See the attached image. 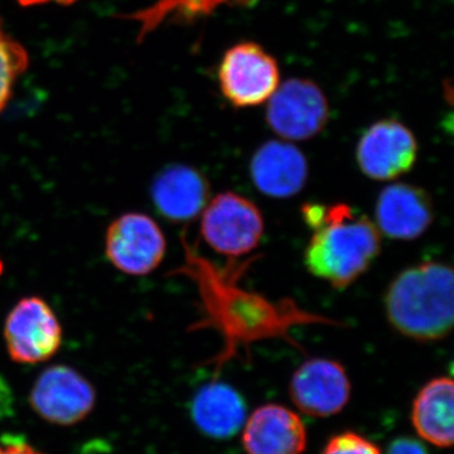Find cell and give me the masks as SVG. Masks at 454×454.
<instances>
[{"label": "cell", "instance_id": "cell-2", "mask_svg": "<svg viewBox=\"0 0 454 454\" xmlns=\"http://www.w3.org/2000/svg\"><path fill=\"white\" fill-rule=\"evenodd\" d=\"M385 313L394 330L417 342L452 333L454 277L450 265L427 262L406 268L387 286Z\"/></svg>", "mask_w": 454, "mask_h": 454}, {"label": "cell", "instance_id": "cell-14", "mask_svg": "<svg viewBox=\"0 0 454 454\" xmlns=\"http://www.w3.org/2000/svg\"><path fill=\"white\" fill-rule=\"evenodd\" d=\"M243 446L247 454H303L306 426L286 406L262 405L245 420Z\"/></svg>", "mask_w": 454, "mask_h": 454}, {"label": "cell", "instance_id": "cell-13", "mask_svg": "<svg viewBox=\"0 0 454 454\" xmlns=\"http://www.w3.org/2000/svg\"><path fill=\"white\" fill-rule=\"evenodd\" d=\"M210 182L187 164L173 163L160 170L152 184L154 207L170 223L196 219L210 201Z\"/></svg>", "mask_w": 454, "mask_h": 454}, {"label": "cell", "instance_id": "cell-10", "mask_svg": "<svg viewBox=\"0 0 454 454\" xmlns=\"http://www.w3.org/2000/svg\"><path fill=\"white\" fill-rule=\"evenodd\" d=\"M293 404L313 418L339 414L348 404L351 381L345 367L330 358L304 361L293 373L289 384Z\"/></svg>", "mask_w": 454, "mask_h": 454}, {"label": "cell", "instance_id": "cell-9", "mask_svg": "<svg viewBox=\"0 0 454 454\" xmlns=\"http://www.w3.org/2000/svg\"><path fill=\"white\" fill-rule=\"evenodd\" d=\"M419 145L413 131L395 119L373 122L356 146L358 168L373 181L402 177L417 162Z\"/></svg>", "mask_w": 454, "mask_h": 454}, {"label": "cell", "instance_id": "cell-4", "mask_svg": "<svg viewBox=\"0 0 454 454\" xmlns=\"http://www.w3.org/2000/svg\"><path fill=\"white\" fill-rule=\"evenodd\" d=\"M277 59L254 42H241L226 51L219 67L221 92L232 106H262L279 88Z\"/></svg>", "mask_w": 454, "mask_h": 454}, {"label": "cell", "instance_id": "cell-11", "mask_svg": "<svg viewBox=\"0 0 454 454\" xmlns=\"http://www.w3.org/2000/svg\"><path fill=\"white\" fill-rule=\"evenodd\" d=\"M433 221L434 206L424 188L397 182L387 184L379 193L375 226L391 240H417L428 231Z\"/></svg>", "mask_w": 454, "mask_h": 454}, {"label": "cell", "instance_id": "cell-8", "mask_svg": "<svg viewBox=\"0 0 454 454\" xmlns=\"http://www.w3.org/2000/svg\"><path fill=\"white\" fill-rule=\"evenodd\" d=\"M29 403L46 422L70 427L89 417L97 403V391L73 367L53 365L44 369L35 381Z\"/></svg>", "mask_w": 454, "mask_h": 454}, {"label": "cell", "instance_id": "cell-21", "mask_svg": "<svg viewBox=\"0 0 454 454\" xmlns=\"http://www.w3.org/2000/svg\"><path fill=\"white\" fill-rule=\"evenodd\" d=\"M0 454H42L37 450L25 443V442H8L0 444Z\"/></svg>", "mask_w": 454, "mask_h": 454}, {"label": "cell", "instance_id": "cell-16", "mask_svg": "<svg viewBox=\"0 0 454 454\" xmlns=\"http://www.w3.org/2000/svg\"><path fill=\"white\" fill-rule=\"evenodd\" d=\"M191 414L193 423L203 434L226 439L243 428L247 405L234 387L226 382L211 381L197 391Z\"/></svg>", "mask_w": 454, "mask_h": 454}, {"label": "cell", "instance_id": "cell-18", "mask_svg": "<svg viewBox=\"0 0 454 454\" xmlns=\"http://www.w3.org/2000/svg\"><path fill=\"white\" fill-rule=\"evenodd\" d=\"M322 454H382L373 442L356 432H342L325 443Z\"/></svg>", "mask_w": 454, "mask_h": 454}, {"label": "cell", "instance_id": "cell-19", "mask_svg": "<svg viewBox=\"0 0 454 454\" xmlns=\"http://www.w3.org/2000/svg\"><path fill=\"white\" fill-rule=\"evenodd\" d=\"M14 411V396L11 385L0 376V419L11 417Z\"/></svg>", "mask_w": 454, "mask_h": 454}, {"label": "cell", "instance_id": "cell-3", "mask_svg": "<svg viewBox=\"0 0 454 454\" xmlns=\"http://www.w3.org/2000/svg\"><path fill=\"white\" fill-rule=\"evenodd\" d=\"M264 231V217L258 206L232 191L215 196L202 211L203 240L221 255L240 258L254 252Z\"/></svg>", "mask_w": 454, "mask_h": 454}, {"label": "cell", "instance_id": "cell-12", "mask_svg": "<svg viewBox=\"0 0 454 454\" xmlns=\"http://www.w3.org/2000/svg\"><path fill=\"white\" fill-rule=\"evenodd\" d=\"M309 176L306 155L286 140H269L256 149L250 160L254 186L271 199L297 196L306 186Z\"/></svg>", "mask_w": 454, "mask_h": 454}, {"label": "cell", "instance_id": "cell-20", "mask_svg": "<svg viewBox=\"0 0 454 454\" xmlns=\"http://www.w3.org/2000/svg\"><path fill=\"white\" fill-rule=\"evenodd\" d=\"M387 454H427L426 448L419 442L411 438L396 439Z\"/></svg>", "mask_w": 454, "mask_h": 454}, {"label": "cell", "instance_id": "cell-6", "mask_svg": "<svg viewBox=\"0 0 454 454\" xmlns=\"http://www.w3.org/2000/svg\"><path fill=\"white\" fill-rule=\"evenodd\" d=\"M268 101V125L286 142L312 139L324 130L330 119L327 98L309 80H288Z\"/></svg>", "mask_w": 454, "mask_h": 454}, {"label": "cell", "instance_id": "cell-17", "mask_svg": "<svg viewBox=\"0 0 454 454\" xmlns=\"http://www.w3.org/2000/svg\"><path fill=\"white\" fill-rule=\"evenodd\" d=\"M27 66L26 50L0 29V113L7 106L14 82L25 73Z\"/></svg>", "mask_w": 454, "mask_h": 454}, {"label": "cell", "instance_id": "cell-15", "mask_svg": "<svg viewBox=\"0 0 454 454\" xmlns=\"http://www.w3.org/2000/svg\"><path fill=\"white\" fill-rule=\"evenodd\" d=\"M454 384L447 376L432 379L417 394L411 424L427 443L452 447L454 438Z\"/></svg>", "mask_w": 454, "mask_h": 454}, {"label": "cell", "instance_id": "cell-7", "mask_svg": "<svg viewBox=\"0 0 454 454\" xmlns=\"http://www.w3.org/2000/svg\"><path fill=\"white\" fill-rule=\"evenodd\" d=\"M166 250V236L148 215L128 212L107 227L106 258L113 267L128 276L151 274L163 262Z\"/></svg>", "mask_w": 454, "mask_h": 454}, {"label": "cell", "instance_id": "cell-22", "mask_svg": "<svg viewBox=\"0 0 454 454\" xmlns=\"http://www.w3.org/2000/svg\"><path fill=\"white\" fill-rule=\"evenodd\" d=\"M57 2L61 4H71V3L76 2V0H20V4L29 7V5L43 4V3Z\"/></svg>", "mask_w": 454, "mask_h": 454}, {"label": "cell", "instance_id": "cell-5", "mask_svg": "<svg viewBox=\"0 0 454 454\" xmlns=\"http://www.w3.org/2000/svg\"><path fill=\"white\" fill-rule=\"evenodd\" d=\"M62 339V325L43 298H23L5 318V348L14 363H46L61 348Z\"/></svg>", "mask_w": 454, "mask_h": 454}, {"label": "cell", "instance_id": "cell-1", "mask_svg": "<svg viewBox=\"0 0 454 454\" xmlns=\"http://www.w3.org/2000/svg\"><path fill=\"white\" fill-rule=\"evenodd\" d=\"M301 216L313 231L304 250V265L333 288L345 289L356 282L381 252L378 227L348 203H306Z\"/></svg>", "mask_w": 454, "mask_h": 454}]
</instances>
